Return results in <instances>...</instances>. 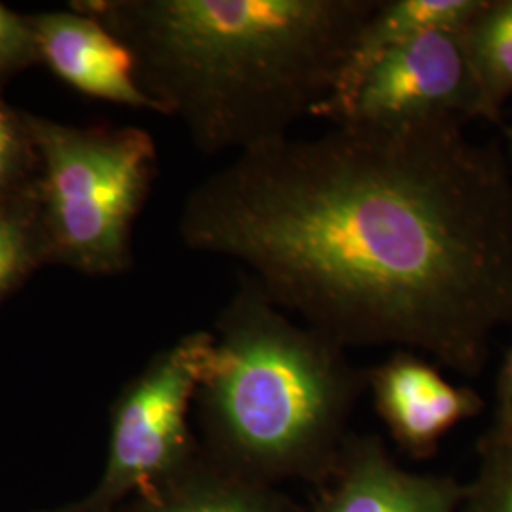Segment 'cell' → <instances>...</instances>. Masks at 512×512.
<instances>
[{
	"label": "cell",
	"instance_id": "cell-10",
	"mask_svg": "<svg viewBox=\"0 0 512 512\" xmlns=\"http://www.w3.org/2000/svg\"><path fill=\"white\" fill-rule=\"evenodd\" d=\"M488 0H380L355 40L338 82L315 118L330 120L357 88L366 71L387 52L433 31L463 33Z\"/></svg>",
	"mask_w": 512,
	"mask_h": 512
},
{
	"label": "cell",
	"instance_id": "cell-3",
	"mask_svg": "<svg viewBox=\"0 0 512 512\" xmlns=\"http://www.w3.org/2000/svg\"><path fill=\"white\" fill-rule=\"evenodd\" d=\"M217 332L196 393L211 461L270 486L300 480L319 488L368 391L366 368L293 321L247 274L220 311Z\"/></svg>",
	"mask_w": 512,
	"mask_h": 512
},
{
	"label": "cell",
	"instance_id": "cell-12",
	"mask_svg": "<svg viewBox=\"0 0 512 512\" xmlns=\"http://www.w3.org/2000/svg\"><path fill=\"white\" fill-rule=\"evenodd\" d=\"M480 88L497 112L512 97V0H488L463 31Z\"/></svg>",
	"mask_w": 512,
	"mask_h": 512
},
{
	"label": "cell",
	"instance_id": "cell-14",
	"mask_svg": "<svg viewBox=\"0 0 512 512\" xmlns=\"http://www.w3.org/2000/svg\"><path fill=\"white\" fill-rule=\"evenodd\" d=\"M40 59L31 19L19 18L0 4V76Z\"/></svg>",
	"mask_w": 512,
	"mask_h": 512
},
{
	"label": "cell",
	"instance_id": "cell-7",
	"mask_svg": "<svg viewBox=\"0 0 512 512\" xmlns=\"http://www.w3.org/2000/svg\"><path fill=\"white\" fill-rule=\"evenodd\" d=\"M366 385L391 439L408 458L421 461L433 458L459 423L484 410L475 389L448 382L439 365L410 349L366 368Z\"/></svg>",
	"mask_w": 512,
	"mask_h": 512
},
{
	"label": "cell",
	"instance_id": "cell-16",
	"mask_svg": "<svg viewBox=\"0 0 512 512\" xmlns=\"http://www.w3.org/2000/svg\"><path fill=\"white\" fill-rule=\"evenodd\" d=\"M25 129L18 128L14 116L0 103V190L16 181L23 165Z\"/></svg>",
	"mask_w": 512,
	"mask_h": 512
},
{
	"label": "cell",
	"instance_id": "cell-18",
	"mask_svg": "<svg viewBox=\"0 0 512 512\" xmlns=\"http://www.w3.org/2000/svg\"><path fill=\"white\" fill-rule=\"evenodd\" d=\"M507 139H509V148H511V158H512V126L507 129Z\"/></svg>",
	"mask_w": 512,
	"mask_h": 512
},
{
	"label": "cell",
	"instance_id": "cell-2",
	"mask_svg": "<svg viewBox=\"0 0 512 512\" xmlns=\"http://www.w3.org/2000/svg\"><path fill=\"white\" fill-rule=\"evenodd\" d=\"M380 0L90 4L135 57L137 82L205 154L291 137L329 99Z\"/></svg>",
	"mask_w": 512,
	"mask_h": 512
},
{
	"label": "cell",
	"instance_id": "cell-4",
	"mask_svg": "<svg viewBox=\"0 0 512 512\" xmlns=\"http://www.w3.org/2000/svg\"><path fill=\"white\" fill-rule=\"evenodd\" d=\"M23 129L44 162L52 249L86 272L122 270L156 167L152 137L139 128H69L37 116H23Z\"/></svg>",
	"mask_w": 512,
	"mask_h": 512
},
{
	"label": "cell",
	"instance_id": "cell-17",
	"mask_svg": "<svg viewBox=\"0 0 512 512\" xmlns=\"http://www.w3.org/2000/svg\"><path fill=\"white\" fill-rule=\"evenodd\" d=\"M512 418V346L507 349L505 359L497 372L495 382L494 421H509Z\"/></svg>",
	"mask_w": 512,
	"mask_h": 512
},
{
	"label": "cell",
	"instance_id": "cell-13",
	"mask_svg": "<svg viewBox=\"0 0 512 512\" xmlns=\"http://www.w3.org/2000/svg\"><path fill=\"white\" fill-rule=\"evenodd\" d=\"M476 450L478 471L459 512H512V418L494 421Z\"/></svg>",
	"mask_w": 512,
	"mask_h": 512
},
{
	"label": "cell",
	"instance_id": "cell-15",
	"mask_svg": "<svg viewBox=\"0 0 512 512\" xmlns=\"http://www.w3.org/2000/svg\"><path fill=\"white\" fill-rule=\"evenodd\" d=\"M27 224L16 215L0 213V296L6 293L29 264Z\"/></svg>",
	"mask_w": 512,
	"mask_h": 512
},
{
	"label": "cell",
	"instance_id": "cell-11",
	"mask_svg": "<svg viewBox=\"0 0 512 512\" xmlns=\"http://www.w3.org/2000/svg\"><path fill=\"white\" fill-rule=\"evenodd\" d=\"M133 512H310L264 482L194 459L179 475L145 492Z\"/></svg>",
	"mask_w": 512,
	"mask_h": 512
},
{
	"label": "cell",
	"instance_id": "cell-5",
	"mask_svg": "<svg viewBox=\"0 0 512 512\" xmlns=\"http://www.w3.org/2000/svg\"><path fill=\"white\" fill-rule=\"evenodd\" d=\"M215 334L192 332L160 353L120 399L107 473L92 499L105 507L133 490L148 492L194 461L188 429Z\"/></svg>",
	"mask_w": 512,
	"mask_h": 512
},
{
	"label": "cell",
	"instance_id": "cell-1",
	"mask_svg": "<svg viewBox=\"0 0 512 512\" xmlns=\"http://www.w3.org/2000/svg\"><path fill=\"white\" fill-rule=\"evenodd\" d=\"M238 154L184 203L198 253L245 266L342 348L397 346L476 378L512 325V175L465 122L332 124Z\"/></svg>",
	"mask_w": 512,
	"mask_h": 512
},
{
	"label": "cell",
	"instance_id": "cell-6",
	"mask_svg": "<svg viewBox=\"0 0 512 512\" xmlns=\"http://www.w3.org/2000/svg\"><path fill=\"white\" fill-rule=\"evenodd\" d=\"M478 118L499 124L501 112L480 88L463 33L433 31L378 59L330 122L403 126Z\"/></svg>",
	"mask_w": 512,
	"mask_h": 512
},
{
	"label": "cell",
	"instance_id": "cell-8",
	"mask_svg": "<svg viewBox=\"0 0 512 512\" xmlns=\"http://www.w3.org/2000/svg\"><path fill=\"white\" fill-rule=\"evenodd\" d=\"M467 484L406 471L384 440L349 433L332 475L315 488L310 512H459Z\"/></svg>",
	"mask_w": 512,
	"mask_h": 512
},
{
	"label": "cell",
	"instance_id": "cell-9",
	"mask_svg": "<svg viewBox=\"0 0 512 512\" xmlns=\"http://www.w3.org/2000/svg\"><path fill=\"white\" fill-rule=\"evenodd\" d=\"M31 25L40 59L61 80L97 99L160 112L137 82L131 50L99 19L55 12L31 19Z\"/></svg>",
	"mask_w": 512,
	"mask_h": 512
}]
</instances>
